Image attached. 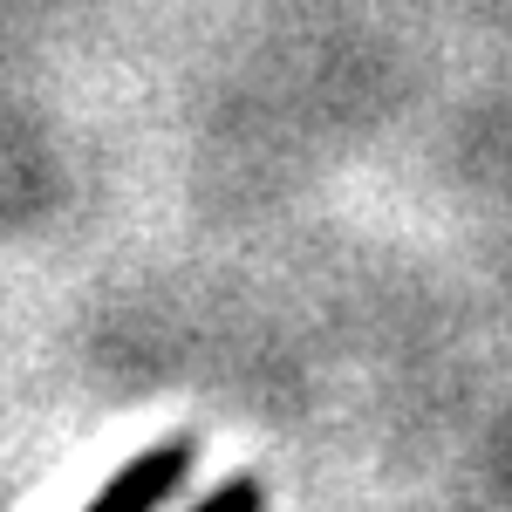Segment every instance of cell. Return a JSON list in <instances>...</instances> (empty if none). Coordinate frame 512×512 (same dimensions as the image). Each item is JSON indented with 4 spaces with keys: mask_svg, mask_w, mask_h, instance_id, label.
<instances>
[{
    "mask_svg": "<svg viewBox=\"0 0 512 512\" xmlns=\"http://www.w3.org/2000/svg\"><path fill=\"white\" fill-rule=\"evenodd\" d=\"M192 465H198V437L192 431L158 437L151 451H137L130 465H117L110 485H103L82 512H164L171 499H178V485L192 478Z\"/></svg>",
    "mask_w": 512,
    "mask_h": 512,
    "instance_id": "6da1fadb",
    "label": "cell"
},
{
    "mask_svg": "<svg viewBox=\"0 0 512 512\" xmlns=\"http://www.w3.org/2000/svg\"><path fill=\"white\" fill-rule=\"evenodd\" d=\"M192 512H267V485L253 472H233V478H219Z\"/></svg>",
    "mask_w": 512,
    "mask_h": 512,
    "instance_id": "7a4b0ae2",
    "label": "cell"
}]
</instances>
